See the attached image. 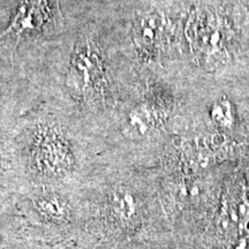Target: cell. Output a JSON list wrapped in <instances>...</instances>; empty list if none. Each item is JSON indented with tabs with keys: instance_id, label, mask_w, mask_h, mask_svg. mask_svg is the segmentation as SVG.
<instances>
[{
	"instance_id": "cell-1",
	"label": "cell",
	"mask_w": 249,
	"mask_h": 249,
	"mask_svg": "<svg viewBox=\"0 0 249 249\" xmlns=\"http://www.w3.org/2000/svg\"><path fill=\"white\" fill-rule=\"evenodd\" d=\"M186 35L193 54L205 70L214 71L231 60V30L219 15L197 9L189 18Z\"/></svg>"
},
{
	"instance_id": "cell-2",
	"label": "cell",
	"mask_w": 249,
	"mask_h": 249,
	"mask_svg": "<svg viewBox=\"0 0 249 249\" xmlns=\"http://www.w3.org/2000/svg\"><path fill=\"white\" fill-rule=\"evenodd\" d=\"M105 74L101 54L92 43L85 40L77 44L68 71V87L81 98H92L104 89Z\"/></svg>"
},
{
	"instance_id": "cell-3",
	"label": "cell",
	"mask_w": 249,
	"mask_h": 249,
	"mask_svg": "<svg viewBox=\"0 0 249 249\" xmlns=\"http://www.w3.org/2000/svg\"><path fill=\"white\" fill-rule=\"evenodd\" d=\"M57 20H61L59 0H22L13 21L0 35V40H14L15 52L24 36L45 30Z\"/></svg>"
},
{
	"instance_id": "cell-4",
	"label": "cell",
	"mask_w": 249,
	"mask_h": 249,
	"mask_svg": "<svg viewBox=\"0 0 249 249\" xmlns=\"http://www.w3.org/2000/svg\"><path fill=\"white\" fill-rule=\"evenodd\" d=\"M166 21L158 12L141 13L133 23V39L136 48L147 57L158 54L165 38Z\"/></svg>"
},
{
	"instance_id": "cell-5",
	"label": "cell",
	"mask_w": 249,
	"mask_h": 249,
	"mask_svg": "<svg viewBox=\"0 0 249 249\" xmlns=\"http://www.w3.org/2000/svg\"><path fill=\"white\" fill-rule=\"evenodd\" d=\"M38 140H35L34 155L35 160L49 171L65 170L71 164L70 149L61 135L51 128L40 132Z\"/></svg>"
},
{
	"instance_id": "cell-6",
	"label": "cell",
	"mask_w": 249,
	"mask_h": 249,
	"mask_svg": "<svg viewBox=\"0 0 249 249\" xmlns=\"http://www.w3.org/2000/svg\"><path fill=\"white\" fill-rule=\"evenodd\" d=\"M164 118L163 111L160 107L150 103H142L128 113L126 128L129 135L144 138L163 123Z\"/></svg>"
},
{
	"instance_id": "cell-7",
	"label": "cell",
	"mask_w": 249,
	"mask_h": 249,
	"mask_svg": "<svg viewBox=\"0 0 249 249\" xmlns=\"http://www.w3.org/2000/svg\"><path fill=\"white\" fill-rule=\"evenodd\" d=\"M112 209L118 219L123 223H129L138 216L139 204L135 196L127 189H118L113 193Z\"/></svg>"
},
{
	"instance_id": "cell-8",
	"label": "cell",
	"mask_w": 249,
	"mask_h": 249,
	"mask_svg": "<svg viewBox=\"0 0 249 249\" xmlns=\"http://www.w3.org/2000/svg\"><path fill=\"white\" fill-rule=\"evenodd\" d=\"M201 183L192 181V180H181L176 183L173 191L174 204L180 207H186L188 204H194L198 198L204 195L203 187Z\"/></svg>"
},
{
	"instance_id": "cell-9",
	"label": "cell",
	"mask_w": 249,
	"mask_h": 249,
	"mask_svg": "<svg viewBox=\"0 0 249 249\" xmlns=\"http://www.w3.org/2000/svg\"><path fill=\"white\" fill-rule=\"evenodd\" d=\"M210 118L220 128L231 129L234 124V111L231 101L226 97L218 98L211 107Z\"/></svg>"
},
{
	"instance_id": "cell-10",
	"label": "cell",
	"mask_w": 249,
	"mask_h": 249,
	"mask_svg": "<svg viewBox=\"0 0 249 249\" xmlns=\"http://www.w3.org/2000/svg\"><path fill=\"white\" fill-rule=\"evenodd\" d=\"M36 207L40 213L52 219H61L65 214V204L57 197H42L36 202Z\"/></svg>"
},
{
	"instance_id": "cell-11",
	"label": "cell",
	"mask_w": 249,
	"mask_h": 249,
	"mask_svg": "<svg viewBox=\"0 0 249 249\" xmlns=\"http://www.w3.org/2000/svg\"><path fill=\"white\" fill-rule=\"evenodd\" d=\"M232 249H249V235L240 239Z\"/></svg>"
}]
</instances>
